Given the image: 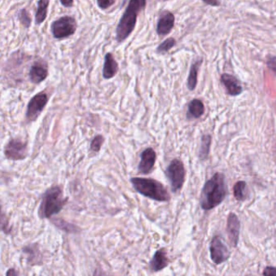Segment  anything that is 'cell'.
Here are the masks:
<instances>
[{"label": "cell", "mask_w": 276, "mask_h": 276, "mask_svg": "<svg viewBox=\"0 0 276 276\" xmlns=\"http://www.w3.org/2000/svg\"><path fill=\"white\" fill-rule=\"evenodd\" d=\"M169 264V259L167 255V251L164 248L156 251L153 259L150 261V269L153 271H160L163 270Z\"/></svg>", "instance_id": "cell-15"}, {"label": "cell", "mask_w": 276, "mask_h": 276, "mask_svg": "<svg viewBox=\"0 0 276 276\" xmlns=\"http://www.w3.org/2000/svg\"><path fill=\"white\" fill-rule=\"evenodd\" d=\"M93 276H109L107 272H105L100 266H98L95 270Z\"/></svg>", "instance_id": "cell-31"}, {"label": "cell", "mask_w": 276, "mask_h": 276, "mask_svg": "<svg viewBox=\"0 0 276 276\" xmlns=\"http://www.w3.org/2000/svg\"><path fill=\"white\" fill-rule=\"evenodd\" d=\"M234 195L236 200L238 201H245L247 197L246 183L243 181L237 182L234 187Z\"/></svg>", "instance_id": "cell-21"}, {"label": "cell", "mask_w": 276, "mask_h": 276, "mask_svg": "<svg viewBox=\"0 0 276 276\" xmlns=\"http://www.w3.org/2000/svg\"><path fill=\"white\" fill-rule=\"evenodd\" d=\"M203 63V59H199L196 61L191 65L190 72H189L188 78H187V88L190 91H193L197 88V78H198V72Z\"/></svg>", "instance_id": "cell-18"}, {"label": "cell", "mask_w": 276, "mask_h": 276, "mask_svg": "<svg viewBox=\"0 0 276 276\" xmlns=\"http://www.w3.org/2000/svg\"><path fill=\"white\" fill-rule=\"evenodd\" d=\"M118 71V63L113 53H107L104 58L103 76L105 79H110L117 74Z\"/></svg>", "instance_id": "cell-16"}, {"label": "cell", "mask_w": 276, "mask_h": 276, "mask_svg": "<svg viewBox=\"0 0 276 276\" xmlns=\"http://www.w3.org/2000/svg\"><path fill=\"white\" fill-rule=\"evenodd\" d=\"M205 107L201 99H194L189 103L187 117L188 119L200 118L204 115Z\"/></svg>", "instance_id": "cell-17"}, {"label": "cell", "mask_w": 276, "mask_h": 276, "mask_svg": "<svg viewBox=\"0 0 276 276\" xmlns=\"http://www.w3.org/2000/svg\"><path fill=\"white\" fill-rule=\"evenodd\" d=\"M103 142H104V138L102 135H98V136H95V138L92 141V143H91V150L98 153L101 149Z\"/></svg>", "instance_id": "cell-26"}, {"label": "cell", "mask_w": 276, "mask_h": 276, "mask_svg": "<svg viewBox=\"0 0 276 276\" xmlns=\"http://www.w3.org/2000/svg\"><path fill=\"white\" fill-rule=\"evenodd\" d=\"M49 75V69L48 65L45 61H36L35 63L32 65L29 72V77L32 84L38 85L43 81L46 79Z\"/></svg>", "instance_id": "cell-10"}, {"label": "cell", "mask_w": 276, "mask_h": 276, "mask_svg": "<svg viewBox=\"0 0 276 276\" xmlns=\"http://www.w3.org/2000/svg\"><path fill=\"white\" fill-rule=\"evenodd\" d=\"M210 255L215 264H222L230 258V251L220 237H214L211 241Z\"/></svg>", "instance_id": "cell-9"}, {"label": "cell", "mask_w": 276, "mask_h": 276, "mask_svg": "<svg viewBox=\"0 0 276 276\" xmlns=\"http://www.w3.org/2000/svg\"><path fill=\"white\" fill-rule=\"evenodd\" d=\"M117 2V0H97L98 7L102 10H107Z\"/></svg>", "instance_id": "cell-27"}, {"label": "cell", "mask_w": 276, "mask_h": 276, "mask_svg": "<svg viewBox=\"0 0 276 276\" xmlns=\"http://www.w3.org/2000/svg\"><path fill=\"white\" fill-rule=\"evenodd\" d=\"M263 276H276V267L268 266L263 271Z\"/></svg>", "instance_id": "cell-29"}, {"label": "cell", "mask_w": 276, "mask_h": 276, "mask_svg": "<svg viewBox=\"0 0 276 276\" xmlns=\"http://www.w3.org/2000/svg\"><path fill=\"white\" fill-rule=\"evenodd\" d=\"M4 155L7 159L21 161L27 156V145L18 138L11 139L4 147Z\"/></svg>", "instance_id": "cell-8"}, {"label": "cell", "mask_w": 276, "mask_h": 276, "mask_svg": "<svg viewBox=\"0 0 276 276\" xmlns=\"http://www.w3.org/2000/svg\"><path fill=\"white\" fill-rule=\"evenodd\" d=\"M49 101V96L45 92L33 96L27 103L26 119L29 122L37 121Z\"/></svg>", "instance_id": "cell-7"}, {"label": "cell", "mask_w": 276, "mask_h": 276, "mask_svg": "<svg viewBox=\"0 0 276 276\" xmlns=\"http://www.w3.org/2000/svg\"><path fill=\"white\" fill-rule=\"evenodd\" d=\"M146 0H129L117 27V42L125 41L136 27L137 16L146 9Z\"/></svg>", "instance_id": "cell-2"}, {"label": "cell", "mask_w": 276, "mask_h": 276, "mask_svg": "<svg viewBox=\"0 0 276 276\" xmlns=\"http://www.w3.org/2000/svg\"><path fill=\"white\" fill-rule=\"evenodd\" d=\"M18 17H19V20L20 23H22V25L24 26L25 27H30L31 25L32 20L30 17V15L25 8L21 9L18 14Z\"/></svg>", "instance_id": "cell-24"}, {"label": "cell", "mask_w": 276, "mask_h": 276, "mask_svg": "<svg viewBox=\"0 0 276 276\" xmlns=\"http://www.w3.org/2000/svg\"><path fill=\"white\" fill-rule=\"evenodd\" d=\"M77 27L78 24L74 17L65 16L53 22L51 25V32L56 39H64L74 35Z\"/></svg>", "instance_id": "cell-6"}, {"label": "cell", "mask_w": 276, "mask_h": 276, "mask_svg": "<svg viewBox=\"0 0 276 276\" xmlns=\"http://www.w3.org/2000/svg\"><path fill=\"white\" fill-rule=\"evenodd\" d=\"M49 0H39L37 4V10L36 12V23L41 24L45 21L48 15Z\"/></svg>", "instance_id": "cell-19"}, {"label": "cell", "mask_w": 276, "mask_h": 276, "mask_svg": "<svg viewBox=\"0 0 276 276\" xmlns=\"http://www.w3.org/2000/svg\"><path fill=\"white\" fill-rule=\"evenodd\" d=\"M165 176L169 181L171 186V190L173 192L180 191L184 183L186 171L184 165L181 160H172L165 171Z\"/></svg>", "instance_id": "cell-5"}, {"label": "cell", "mask_w": 276, "mask_h": 276, "mask_svg": "<svg viewBox=\"0 0 276 276\" xmlns=\"http://www.w3.org/2000/svg\"><path fill=\"white\" fill-rule=\"evenodd\" d=\"M156 152L152 148H147L141 154V161L138 165V171L142 175L150 173L155 164Z\"/></svg>", "instance_id": "cell-12"}, {"label": "cell", "mask_w": 276, "mask_h": 276, "mask_svg": "<svg viewBox=\"0 0 276 276\" xmlns=\"http://www.w3.org/2000/svg\"><path fill=\"white\" fill-rule=\"evenodd\" d=\"M267 67L276 74V57H270L266 62Z\"/></svg>", "instance_id": "cell-28"}, {"label": "cell", "mask_w": 276, "mask_h": 276, "mask_svg": "<svg viewBox=\"0 0 276 276\" xmlns=\"http://www.w3.org/2000/svg\"><path fill=\"white\" fill-rule=\"evenodd\" d=\"M11 231L12 227L9 224V220L0 204V232H4V234H10Z\"/></svg>", "instance_id": "cell-22"}, {"label": "cell", "mask_w": 276, "mask_h": 276, "mask_svg": "<svg viewBox=\"0 0 276 276\" xmlns=\"http://www.w3.org/2000/svg\"><path fill=\"white\" fill-rule=\"evenodd\" d=\"M175 18L174 14L171 12H163L158 18L156 31L159 37H162L168 35L173 30L175 25Z\"/></svg>", "instance_id": "cell-11"}, {"label": "cell", "mask_w": 276, "mask_h": 276, "mask_svg": "<svg viewBox=\"0 0 276 276\" xmlns=\"http://www.w3.org/2000/svg\"><path fill=\"white\" fill-rule=\"evenodd\" d=\"M60 2L66 8H71L74 5V0H60Z\"/></svg>", "instance_id": "cell-32"}, {"label": "cell", "mask_w": 276, "mask_h": 276, "mask_svg": "<svg viewBox=\"0 0 276 276\" xmlns=\"http://www.w3.org/2000/svg\"><path fill=\"white\" fill-rule=\"evenodd\" d=\"M53 223L57 227H59L61 230H65L66 232H75L76 230H78V228H76L73 225H70V224L67 223V222L63 220L56 219V220H53Z\"/></svg>", "instance_id": "cell-25"}, {"label": "cell", "mask_w": 276, "mask_h": 276, "mask_svg": "<svg viewBox=\"0 0 276 276\" xmlns=\"http://www.w3.org/2000/svg\"><path fill=\"white\" fill-rule=\"evenodd\" d=\"M226 178L220 172L214 174L210 179L207 181L202 191H201L200 203L202 209L211 210L223 202L226 199Z\"/></svg>", "instance_id": "cell-1"}, {"label": "cell", "mask_w": 276, "mask_h": 276, "mask_svg": "<svg viewBox=\"0 0 276 276\" xmlns=\"http://www.w3.org/2000/svg\"><path fill=\"white\" fill-rule=\"evenodd\" d=\"M240 222L235 213L229 215L227 220V233L229 238L234 246H237L239 238Z\"/></svg>", "instance_id": "cell-14"}, {"label": "cell", "mask_w": 276, "mask_h": 276, "mask_svg": "<svg viewBox=\"0 0 276 276\" xmlns=\"http://www.w3.org/2000/svg\"><path fill=\"white\" fill-rule=\"evenodd\" d=\"M211 143H212V136L210 135H204L201 138V147L199 151V157L201 160H205L208 158L210 152Z\"/></svg>", "instance_id": "cell-20"}, {"label": "cell", "mask_w": 276, "mask_h": 276, "mask_svg": "<svg viewBox=\"0 0 276 276\" xmlns=\"http://www.w3.org/2000/svg\"><path fill=\"white\" fill-rule=\"evenodd\" d=\"M130 181L136 191L147 198L159 202H168L171 200L168 189L155 179L132 178Z\"/></svg>", "instance_id": "cell-4"}, {"label": "cell", "mask_w": 276, "mask_h": 276, "mask_svg": "<svg viewBox=\"0 0 276 276\" xmlns=\"http://www.w3.org/2000/svg\"><path fill=\"white\" fill-rule=\"evenodd\" d=\"M6 276H19L15 269L11 268L7 271Z\"/></svg>", "instance_id": "cell-33"}, {"label": "cell", "mask_w": 276, "mask_h": 276, "mask_svg": "<svg viewBox=\"0 0 276 276\" xmlns=\"http://www.w3.org/2000/svg\"><path fill=\"white\" fill-rule=\"evenodd\" d=\"M175 45H176V40L174 37H169L158 45L157 48V52L158 53H168V51L171 50L173 47H175Z\"/></svg>", "instance_id": "cell-23"}, {"label": "cell", "mask_w": 276, "mask_h": 276, "mask_svg": "<svg viewBox=\"0 0 276 276\" xmlns=\"http://www.w3.org/2000/svg\"><path fill=\"white\" fill-rule=\"evenodd\" d=\"M223 85L226 88L227 93L232 96H237L242 92L243 89L241 88L239 81L234 75L229 74H223L220 77Z\"/></svg>", "instance_id": "cell-13"}, {"label": "cell", "mask_w": 276, "mask_h": 276, "mask_svg": "<svg viewBox=\"0 0 276 276\" xmlns=\"http://www.w3.org/2000/svg\"><path fill=\"white\" fill-rule=\"evenodd\" d=\"M67 199L65 198L63 190L59 186H53L48 189L44 195L38 209V215L41 219H49L63 210Z\"/></svg>", "instance_id": "cell-3"}, {"label": "cell", "mask_w": 276, "mask_h": 276, "mask_svg": "<svg viewBox=\"0 0 276 276\" xmlns=\"http://www.w3.org/2000/svg\"><path fill=\"white\" fill-rule=\"evenodd\" d=\"M203 2L207 5H210L212 7H219L220 4L219 0H203Z\"/></svg>", "instance_id": "cell-30"}]
</instances>
